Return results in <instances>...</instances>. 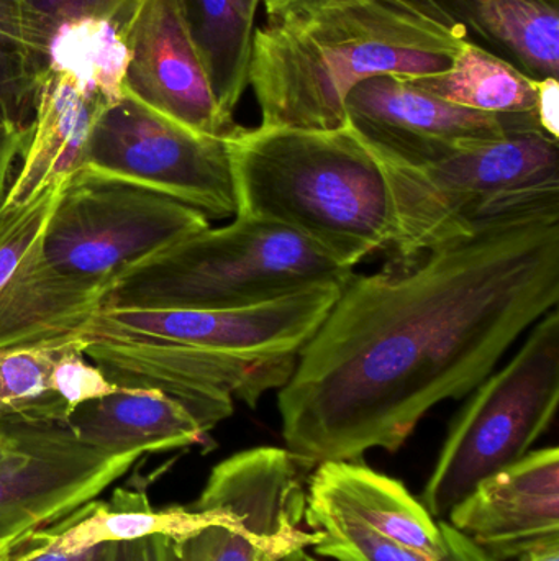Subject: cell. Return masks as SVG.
Here are the masks:
<instances>
[{"mask_svg":"<svg viewBox=\"0 0 559 561\" xmlns=\"http://www.w3.org/2000/svg\"><path fill=\"white\" fill-rule=\"evenodd\" d=\"M558 302L559 201L353 273L279 389L286 450L302 468L399 450Z\"/></svg>","mask_w":559,"mask_h":561,"instance_id":"obj_1","label":"cell"},{"mask_svg":"<svg viewBox=\"0 0 559 561\" xmlns=\"http://www.w3.org/2000/svg\"><path fill=\"white\" fill-rule=\"evenodd\" d=\"M465 39L407 0H330L266 20L248 66L261 127H345V101L360 82L439 75Z\"/></svg>","mask_w":559,"mask_h":561,"instance_id":"obj_2","label":"cell"},{"mask_svg":"<svg viewBox=\"0 0 559 561\" xmlns=\"http://www.w3.org/2000/svg\"><path fill=\"white\" fill-rule=\"evenodd\" d=\"M236 216L284 227L343 268L391 249L386 178L350 127L243 128L226 138Z\"/></svg>","mask_w":559,"mask_h":561,"instance_id":"obj_3","label":"cell"},{"mask_svg":"<svg viewBox=\"0 0 559 561\" xmlns=\"http://www.w3.org/2000/svg\"><path fill=\"white\" fill-rule=\"evenodd\" d=\"M353 270L298 233L235 217L137 263L112 283V309L222 310L288 296L312 284L345 283Z\"/></svg>","mask_w":559,"mask_h":561,"instance_id":"obj_4","label":"cell"},{"mask_svg":"<svg viewBox=\"0 0 559 561\" xmlns=\"http://www.w3.org/2000/svg\"><path fill=\"white\" fill-rule=\"evenodd\" d=\"M368 148L386 178L397 256L426 252L508 210L559 201V145L544 130L469 141L423 164Z\"/></svg>","mask_w":559,"mask_h":561,"instance_id":"obj_5","label":"cell"},{"mask_svg":"<svg viewBox=\"0 0 559 561\" xmlns=\"http://www.w3.org/2000/svg\"><path fill=\"white\" fill-rule=\"evenodd\" d=\"M559 402V312L545 313L514 358L489 375L459 412L422 491V504L446 517L476 486L531 454Z\"/></svg>","mask_w":559,"mask_h":561,"instance_id":"obj_6","label":"cell"},{"mask_svg":"<svg viewBox=\"0 0 559 561\" xmlns=\"http://www.w3.org/2000/svg\"><path fill=\"white\" fill-rule=\"evenodd\" d=\"M210 227L200 210L79 171L62 184L43 256L62 275L112 286L131 266Z\"/></svg>","mask_w":559,"mask_h":561,"instance_id":"obj_7","label":"cell"},{"mask_svg":"<svg viewBox=\"0 0 559 561\" xmlns=\"http://www.w3.org/2000/svg\"><path fill=\"white\" fill-rule=\"evenodd\" d=\"M301 465L286 448L256 447L220 461L197 506L222 507V519L184 539L160 537L161 561H279L318 542L302 529Z\"/></svg>","mask_w":559,"mask_h":561,"instance_id":"obj_8","label":"cell"},{"mask_svg":"<svg viewBox=\"0 0 559 561\" xmlns=\"http://www.w3.org/2000/svg\"><path fill=\"white\" fill-rule=\"evenodd\" d=\"M82 171L179 201L207 219L236 216L226 141L183 127L128 94L98 114Z\"/></svg>","mask_w":559,"mask_h":561,"instance_id":"obj_9","label":"cell"},{"mask_svg":"<svg viewBox=\"0 0 559 561\" xmlns=\"http://www.w3.org/2000/svg\"><path fill=\"white\" fill-rule=\"evenodd\" d=\"M82 353L118 388L156 389L176 399L209 434L233 414L281 389L298 359L253 362L130 333L85 330Z\"/></svg>","mask_w":559,"mask_h":561,"instance_id":"obj_10","label":"cell"},{"mask_svg":"<svg viewBox=\"0 0 559 561\" xmlns=\"http://www.w3.org/2000/svg\"><path fill=\"white\" fill-rule=\"evenodd\" d=\"M0 543L65 519L95 501L141 455H110L79 440L66 422H0Z\"/></svg>","mask_w":559,"mask_h":561,"instance_id":"obj_11","label":"cell"},{"mask_svg":"<svg viewBox=\"0 0 559 561\" xmlns=\"http://www.w3.org/2000/svg\"><path fill=\"white\" fill-rule=\"evenodd\" d=\"M345 283L327 280L312 284L288 296L236 309L144 310L102 307L84 332L104 330L150 336L253 362L298 359L299 353L311 342L337 302Z\"/></svg>","mask_w":559,"mask_h":561,"instance_id":"obj_12","label":"cell"},{"mask_svg":"<svg viewBox=\"0 0 559 561\" xmlns=\"http://www.w3.org/2000/svg\"><path fill=\"white\" fill-rule=\"evenodd\" d=\"M345 112L364 144L409 164L442 160L469 141L541 130L535 114L471 111L391 75L360 82L347 95Z\"/></svg>","mask_w":559,"mask_h":561,"instance_id":"obj_13","label":"cell"},{"mask_svg":"<svg viewBox=\"0 0 559 561\" xmlns=\"http://www.w3.org/2000/svg\"><path fill=\"white\" fill-rule=\"evenodd\" d=\"M118 32L128 49L125 94L197 134L226 140L240 130L213 94L180 0H138Z\"/></svg>","mask_w":559,"mask_h":561,"instance_id":"obj_14","label":"cell"},{"mask_svg":"<svg viewBox=\"0 0 559 561\" xmlns=\"http://www.w3.org/2000/svg\"><path fill=\"white\" fill-rule=\"evenodd\" d=\"M450 524L494 561L517 560L559 539V450L531 451L476 486Z\"/></svg>","mask_w":559,"mask_h":561,"instance_id":"obj_15","label":"cell"},{"mask_svg":"<svg viewBox=\"0 0 559 561\" xmlns=\"http://www.w3.org/2000/svg\"><path fill=\"white\" fill-rule=\"evenodd\" d=\"M307 501L347 514L373 533L429 559H450L478 547L452 524L436 520L399 480L360 460L327 461L315 467Z\"/></svg>","mask_w":559,"mask_h":561,"instance_id":"obj_16","label":"cell"},{"mask_svg":"<svg viewBox=\"0 0 559 561\" xmlns=\"http://www.w3.org/2000/svg\"><path fill=\"white\" fill-rule=\"evenodd\" d=\"M42 243L0 294V352L55 348L81 340L110 289L59 273L43 256Z\"/></svg>","mask_w":559,"mask_h":561,"instance_id":"obj_17","label":"cell"},{"mask_svg":"<svg viewBox=\"0 0 559 561\" xmlns=\"http://www.w3.org/2000/svg\"><path fill=\"white\" fill-rule=\"evenodd\" d=\"M105 105L104 99L85 94L69 76L43 69L22 170L10 184L3 209L26 206L49 186L84 170L89 137Z\"/></svg>","mask_w":559,"mask_h":561,"instance_id":"obj_18","label":"cell"},{"mask_svg":"<svg viewBox=\"0 0 559 561\" xmlns=\"http://www.w3.org/2000/svg\"><path fill=\"white\" fill-rule=\"evenodd\" d=\"M531 78L558 79L559 0H407Z\"/></svg>","mask_w":559,"mask_h":561,"instance_id":"obj_19","label":"cell"},{"mask_svg":"<svg viewBox=\"0 0 559 561\" xmlns=\"http://www.w3.org/2000/svg\"><path fill=\"white\" fill-rule=\"evenodd\" d=\"M66 424L79 440L110 455L179 450L209 435L176 399L143 388H118L78 405Z\"/></svg>","mask_w":559,"mask_h":561,"instance_id":"obj_20","label":"cell"},{"mask_svg":"<svg viewBox=\"0 0 559 561\" xmlns=\"http://www.w3.org/2000/svg\"><path fill=\"white\" fill-rule=\"evenodd\" d=\"M217 506L154 510L147 494L117 490L110 501H92L55 523L58 547L82 552L102 543L137 542L150 537L184 539L222 519Z\"/></svg>","mask_w":559,"mask_h":561,"instance_id":"obj_21","label":"cell"},{"mask_svg":"<svg viewBox=\"0 0 559 561\" xmlns=\"http://www.w3.org/2000/svg\"><path fill=\"white\" fill-rule=\"evenodd\" d=\"M261 0H180L190 35L225 114L248 88V66Z\"/></svg>","mask_w":559,"mask_h":561,"instance_id":"obj_22","label":"cell"},{"mask_svg":"<svg viewBox=\"0 0 559 561\" xmlns=\"http://www.w3.org/2000/svg\"><path fill=\"white\" fill-rule=\"evenodd\" d=\"M409 79L459 107L488 114L537 115L540 81L471 39L463 42L446 71Z\"/></svg>","mask_w":559,"mask_h":561,"instance_id":"obj_23","label":"cell"},{"mask_svg":"<svg viewBox=\"0 0 559 561\" xmlns=\"http://www.w3.org/2000/svg\"><path fill=\"white\" fill-rule=\"evenodd\" d=\"M127 65V45L117 25L108 20L59 23L45 42L43 69L69 76L85 94L107 104L124 98Z\"/></svg>","mask_w":559,"mask_h":561,"instance_id":"obj_24","label":"cell"},{"mask_svg":"<svg viewBox=\"0 0 559 561\" xmlns=\"http://www.w3.org/2000/svg\"><path fill=\"white\" fill-rule=\"evenodd\" d=\"M43 56L26 0H0V107L12 127L32 124Z\"/></svg>","mask_w":559,"mask_h":561,"instance_id":"obj_25","label":"cell"},{"mask_svg":"<svg viewBox=\"0 0 559 561\" xmlns=\"http://www.w3.org/2000/svg\"><path fill=\"white\" fill-rule=\"evenodd\" d=\"M304 523L318 534L312 549L321 557L337 561H494L476 547L471 552L433 560L396 540L368 529L360 520L305 500Z\"/></svg>","mask_w":559,"mask_h":561,"instance_id":"obj_26","label":"cell"},{"mask_svg":"<svg viewBox=\"0 0 559 561\" xmlns=\"http://www.w3.org/2000/svg\"><path fill=\"white\" fill-rule=\"evenodd\" d=\"M62 346L0 352V422H66L68 405L49 389V375Z\"/></svg>","mask_w":559,"mask_h":561,"instance_id":"obj_27","label":"cell"},{"mask_svg":"<svg viewBox=\"0 0 559 561\" xmlns=\"http://www.w3.org/2000/svg\"><path fill=\"white\" fill-rule=\"evenodd\" d=\"M65 183L49 186L26 206L0 213V294L33 247L43 239Z\"/></svg>","mask_w":559,"mask_h":561,"instance_id":"obj_28","label":"cell"},{"mask_svg":"<svg viewBox=\"0 0 559 561\" xmlns=\"http://www.w3.org/2000/svg\"><path fill=\"white\" fill-rule=\"evenodd\" d=\"M49 389L68 405L71 414L78 405L117 391L118 386L85 359L81 339L62 346L49 375Z\"/></svg>","mask_w":559,"mask_h":561,"instance_id":"obj_29","label":"cell"},{"mask_svg":"<svg viewBox=\"0 0 559 561\" xmlns=\"http://www.w3.org/2000/svg\"><path fill=\"white\" fill-rule=\"evenodd\" d=\"M138 0H26L36 35L43 45L49 32L59 23L79 19H101L121 28L133 12ZM45 58V56H43Z\"/></svg>","mask_w":559,"mask_h":561,"instance_id":"obj_30","label":"cell"},{"mask_svg":"<svg viewBox=\"0 0 559 561\" xmlns=\"http://www.w3.org/2000/svg\"><path fill=\"white\" fill-rule=\"evenodd\" d=\"M95 550L97 547L71 553L59 549L58 533L51 524L7 543L0 561H92Z\"/></svg>","mask_w":559,"mask_h":561,"instance_id":"obj_31","label":"cell"},{"mask_svg":"<svg viewBox=\"0 0 559 561\" xmlns=\"http://www.w3.org/2000/svg\"><path fill=\"white\" fill-rule=\"evenodd\" d=\"M30 127L15 128L0 125V213L10 187V171L16 157H23L28 144Z\"/></svg>","mask_w":559,"mask_h":561,"instance_id":"obj_32","label":"cell"},{"mask_svg":"<svg viewBox=\"0 0 559 561\" xmlns=\"http://www.w3.org/2000/svg\"><path fill=\"white\" fill-rule=\"evenodd\" d=\"M92 561H161L158 537L137 542L102 543Z\"/></svg>","mask_w":559,"mask_h":561,"instance_id":"obj_33","label":"cell"},{"mask_svg":"<svg viewBox=\"0 0 559 561\" xmlns=\"http://www.w3.org/2000/svg\"><path fill=\"white\" fill-rule=\"evenodd\" d=\"M538 124L545 134L559 138V84L558 79H541L537 107Z\"/></svg>","mask_w":559,"mask_h":561,"instance_id":"obj_34","label":"cell"},{"mask_svg":"<svg viewBox=\"0 0 559 561\" xmlns=\"http://www.w3.org/2000/svg\"><path fill=\"white\" fill-rule=\"evenodd\" d=\"M330 0H263L268 20L279 19L299 10L311 9Z\"/></svg>","mask_w":559,"mask_h":561,"instance_id":"obj_35","label":"cell"},{"mask_svg":"<svg viewBox=\"0 0 559 561\" xmlns=\"http://www.w3.org/2000/svg\"><path fill=\"white\" fill-rule=\"evenodd\" d=\"M517 561H559V539L528 550L524 556L519 557Z\"/></svg>","mask_w":559,"mask_h":561,"instance_id":"obj_36","label":"cell"},{"mask_svg":"<svg viewBox=\"0 0 559 561\" xmlns=\"http://www.w3.org/2000/svg\"><path fill=\"white\" fill-rule=\"evenodd\" d=\"M308 553L305 550H295V552L289 553L284 559L279 561H305L307 559Z\"/></svg>","mask_w":559,"mask_h":561,"instance_id":"obj_37","label":"cell"},{"mask_svg":"<svg viewBox=\"0 0 559 561\" xmlns=\"http://www.w3.org/2000/svg\"><path fill=\"white\" fill-rule=\"evenodd\" d=\"M0 125H9V127H12V125L7 122L5 115H3L2 107H0Z\"/></svg>","mask_w":559,"mask_h":561,"instance_id":"obj_38","label":"cell"},{"mask_svg":"<svg viewBox=\"0 0 559 561\" xmlns=\"http://www.w3.org/2000/svg\"><path fill=\"white\" fill-rule=\"evenodd\" d=\"M5 448H7V442H5V438H3L2 445H0V460H2L3 454H5Z\"/></svg>","mask_w":559,"mask_h":561,"instance_id":"obj_39","label":"cell"},{"mask_svg":"<svg viewBox=\"0 0 559 561\" xmlns=\"http://www.w3.org/2000/svg\"><path fill=\"white\" fill-rule=\"evenodd\" d=\"M7 543H0V557H2L3 549H5Z\"/></svg>","mask_w":559,"mask_h":561,"instance_id":"obj_40","label":"cell"},{"mask_svg":"<svg viewBox=\"0 0 559 561\" xmlns=\"http://www.w3.org/2000/svg\"><path fill=\"white\" fill-rule=\"evenodd\" d=\"M305 561H317V560H315L314 557L307 556V559H305Z\"/></svg>","mask_w":559,"mask_h":561,"instance_id":"obj_41","label":"cell"},{"mask_svg":"<svg viewBox=\"0 0 559 561\" xmlns=\"http://www.w3.org/2000/svg\"><path fill=\"white\" fill-rule=\"evenodd\" d=\"M3 438L2 435H0V445H2Z\"/></svg>","mask_w":559,"mask_h":561,"instance_id":"obj_42","label":"cell"}]
</instances>
